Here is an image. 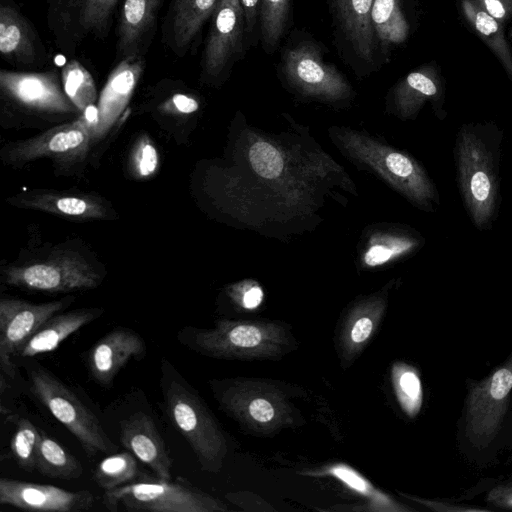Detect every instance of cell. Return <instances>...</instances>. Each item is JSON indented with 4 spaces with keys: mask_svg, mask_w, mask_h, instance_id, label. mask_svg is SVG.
<instances>
[{
    "mask_svg": "<svg viewBox=\"0 0 512 512\" xmlns=\"http://www.w3.org/2000/svg\"><path fill=\"white\" fill-rule=\"evenodd\" d=\"M404 82L422 92L429 99L437 98L438 87L436 83L424 73L412 72L406 77Z\"/></svg>",
    "mask_w": 512,
    "mask_h": 512,
    "instance_id": "cell-36",
    "label": "cell"
},
{
    "mask_svg": "<svg viewBox=\"0 0 512 512\" xmlns=\"http://www.w3.org/2000/svg\"><path fill=\"white\" fill-rule=\"evenodd\" d=\"M249 159L253 170L263 178H277L284 167L280 152L265 141L255 142L249 151Z\"/></svg>",
    "mask_w": 512,
    "mask_h": 512,
    "instance_id": "cell-32",
    "label": "cell"
},
{
    "mask_svg": "<svg viewBox=\"0 0 512 512\" xmlns=\"http://www.w3.org/2000/svg\"><path fill=\"white\" fill-rule=\"evenodd\" d=\"M485 11L496 20H505L512 11V0H482Z\"/></svg>",
    "mask_w": 512,
    "mask_h": 512,
    "instance_id": "cell-39",
    "label": "cell"
},
{
    "mask_svg": "<svg viewBox=\"0 0 512 512\" xmlns=\"http://www.w3.org/2000/svg\"><path fill=\"white\" fill-rule=\"evenodd\" d=\"M219 0H170L163 23V40L178 57H184L211 18Z\"/></svg>",
    "mask_w": 512,
    "mask_h": 512,
    "instance_id": "cell-20",
    "label": "cell"
},
{
    "mask_svg": "<svg viewBox=\"0 0 512 512\" xmlns=\"http://www.w3.org/2000/svg\"><path fill=\"white\" fill-rule=\"evenodd\" d=\"M0 53L3 60L21 68H36L47 61L37 31L12 0H0Z\"/></svg>",
    "mask_w": 512,
    "mask_h": 512,
    "instance_id": "cell-14",
    "label": "cell"
},
{
    "mask_svg": "<svg viewBox=\"0 0 512 512\" xmlns=\"http://www.w3.org/2000/svg\"><path fill=\"white\" fill-rule=\"evenodd\" d=\"M120 442L138 460L147 465L155 476L170 480L172 459L153 419L136 412L120 423Z\"/></svg>",
    "mask_w": 512,
    "mask_h": 512,
    "instance_id": "cell-19",
    "label": "cell"
},
{
    "mask_svg": "<svg viewBox=\"0 0 512 512\" xmlns=\"http://www.w3.org/2000/svg\"><path fill=\"white\" fill-rule=\"evenodd\" d=\"M395 386L403 408L410 415H415L422 403L421 382L417 374L408 367H403L395 374Z\"/></svg>",
    "mask_w": 512,
    "mask_h": 512,
    "instance_id": "cell-34",
    "label": "cell"
},
{
    "mask_svg": "<svg viewBox=\"0 0 512 512\" xmlns=\"http://www.w3.org/2000/svg\"><path fill=\"white\" fill-rule=\"evenodd\" d=\"M75 300L67 296L59 300L32 303L15 298L0 300V368L9 378L16 376L12 362L16 351L52 315L67 308Z\"/></svg>",
    "mask_w": 512,
    "mask_h": 512,
    "instance_id": "cell-9",
    "label": "cell"
},
{
    "mask_svg": "<svg viewBox=\"0 0 512 512\" xmlns=\"http://www.w3.org/2000/svg\"><path fill=\"white\" fill-rule=\"evenodd\" d=\"M36 455V470L47 477L62 480L79 478L83 473L81 463L56 440L40 431Z\"/></svg>",
    "mask_w": 512,
    "mask_h": 512,
    "instance_id": "cell-23",
    "label": "cell"
},
{
    "mask_svg": "<svg viewBox=\"0 0 512 512\" xmlns=\"http://www.w3.org/2000/svg\"><path fill=\"white\" fill-rule=\"evenodd\" d=\"M153 98L156 110L169 116H190L200 108L198 98L188 92L180 81L163 80L153 88Z\"/></svg>",
    "mask_w": 512,
    "mask_h": 512,
    "instance_id": "cell-27",
    "label": "cell"
},
{
    "mask_svg": "<svg viewBox=\"0 0 512 512\" xmlns=\"http://www.w3.org/2000/svg\"><path fill=\"white\" fill-rule=\"evenodd\" d=\"M104 313L100 307L78 308L65 313H56L43 322L27 341L16 351L15 356L29 359L55 350L68 336Z\"/></svg>",
    "mask_w": 512,
    "mask_h": 512,
    "instance_id": "cell-21",
    "label": "cell"
},
{
    "mask_svg": "<svg viewBox=\"0 0 512 512\" xmlns=\"http://www.w3.org/2000/svg\"><path fill=\"white\" fill-rule=\"evenodd\" d=\"M418 244L419 241L411 236L389 238L384 243L370 246L365 253L364 262L371 267L382 265L392 258L413 250Z\"/></svg>",
    "mask_w": 512,
    "mask_h": 512,
    "instance_id": "cell-33",
    "label": "cell"
},
{
    "mask_svg": "<svg viewBox=\"0 0 512 512\" xmlns=\"http://www.w3.org/2000/svg\"><path fill=\"white\" fill-rule=\"evenodd\" d=\"M60 74L64 92L81 114L96 105L99 95L95 81L79 61H68Z\"/></svg>",
    "mask_w": 512,
    "mask_h": 512,
    "instance_id": "cell-26",
    "label": "cell"
},
{
    "mask_svg": "<svg viewBox=\"0 0 512 512\" xmlns=\"http://www.w3.org/2000/svg\"><path fill=\"white\" fill-rule=\"evenodd\" d=\"M10 205L41 211L71 221L109 218L112 208L102 197L87 193L35 190L9 198Z\"/></svg>",
    "mask_w": 512,
    "mask_h": 512,
    "instance_id": "cell-16",
    "label": "cell"
},
{
    "mask_svg": "<svg viewBox=\"0 0 512 512\" xmlns=\"http://www.w3.org/2000/svg\"><path fill=\"white\" fill-rule=\"evenodd\" d=\"M341 27L357 56L368 62L374 54L371 10L374 0H332Z\"/></svg>",
    "mask_w": 512,
    "mask_h": 512,
    "instance_id": "cell-22",
    "label": "cell"
},
{
    "mask_svg": "<svg viewBox=\"0 0 512 512\" xmlns=\"http://www.w3.org/2000/svg\"><path fill=\"white\" fill-rule=\"evenodd\" d=\"M333 474L345 482L347 485L352 487L353 489L361 492L367 493L368 488L366 482L359 477L354 471L349 468L343 466H336L332 470Z\"/></svg>",
    "mask_w": 512,
    "mask_h": 512,
    "instance_id": "cell-38",
    "label": "cell"
},
{
    "mask_svg": "<svg viewBox=\"0 0 512 512\" xmlns=\"http://www.w3.org/2000/svg\"><path fill=\"white\" fill-rule=\"evenodd\" d=\"M159 166V153L154 142L142 134L130 152L128 167L131 175L137 180H147L158 172Z\"/></svg>",
    "mask_w": 512,
    "mask_h": 512,
    "instance_id": "cell-31",
    "label": "cell"
},
{
    "mask_svg": "<svg viewBox=\"0 0 512 512\" xmlns=\"http://www.w3.org/2000/svg\"><path fill=\"white\" fill-rule=\"evenodd\" d=\"M164 0H124L117 28L116 58L145 57Z\"/></svg>",
    "mask_w": 512,
    "mask_h": 512,
    "instance_id": "cell-18",
    "label": "cell"
},
{
    "mask_svg": "<svg viewBox=\"0 0 512 512\" xmlns=\"http://www.w3.org/2000/svg\"><path fill=\"white\" fill-rule=\"evenodd\" d=\"M503 132L495 125H463L453 149L457 184L472 224L489 230L500 204V152Z\"/></svg>",
    "mask_w": 512,
    "mask_h": 512,
    "instance_id": "cell-1",
    "label": "cell"
},
{
    "mask_svg": "<svg viewBox=\"0 0 512 512\" xmlns=\"http://www.w3.org/2000/svg\"><path fill=\"white\" fill-rule=\"evenodd\" d=\"M25 368L32 395L77 439L87 457L117 450L96 415L65 383L37 362L29 360Z\"/></svg>",
    "mask_w": 512,
    "mask_h": 512,
    "instance_id": "cell-3",
    "label": "cell"
},
{
    "mask_svg": "<svg viewBox=\"0 0 512 512\" xmlns=\"http://www.w3.org/2000/svg\"><path fill=\"white\" fill-rule=\"evenodd\" d=\"M487 501L498 508L512 509V482L494 487L488 493Z\"/></svg>",
    "mask_w": 512,
    "mask_h": 512,
    "instance_id": "cell-37",
    "label": "cell"
},
{
    "mask_svg": "<svg viewBox=\"0 0 512 512\" xmlns=\"http://www.w3.org/2000/svg\"><path fill=\"white\" fill-rule=\"evenodd\" d=\"M240 3L244 13L246 32L251 34L260 12L261 0H240Z\"/></svg>",
    "mask_w": 512,
    "mask_h": 512,
    "instance_id": "cell-40",
    "label": "cell"
},
{
    "mask_svg": "<svg viewBox=\"0 0 512 512\" xmlns=\"http://www.w3.org/2000/svg\"><path fill=\"white\" fill-rule=\"evenodd\" d=\"M146 343L134 330L117 327L101 337L87 352L86 363L92 378L110 388L119 371L134 358L141 360Z\"/></svg>",
    "mask_w": 512,
    "mask_h": 512,
    "instance_id": "cell-15",
    "label": "cell"
},
{
    "mask_svg": "<svg viewBox=\"0 0 512 512\" xmlns=\"http://www.w3.org/2000/svg\"><path fill=\"white\" fill-rule=\"evenodd\" d=\"M371 22L374 35L383 46L401 43L407 36L408 25L398 0H374Z\"/></svg>",
    "mask_w": 512,
    "mask_h": 512,
    "instance_id": "cell-25",
    "label": "cell"
},
{
    "mask_svg": "<svg viewBox=\"0 0 512 512\" xmlns=\"http://www.w3.org/2000/svg\"><path fill=\"white\" fill-rule=\"evenodd\" d=\"M160 388L167 417L193 450L201 468L217 472L226 454L223 433L198 392L162 358Z\"/></svg>",
    "mask_w": 512,
    "mask_h": 512,
    "instance_id": "cell-2",
    "label": "cell"
},
{
    "mask_svg": "<svg viewBox=\"0 0 512 512\" xmlns=\"http://www.w3.org/2000/svg\"><path fill=\"white\" fill-rule=\"evenodd\" d=\"M143 472L136 457L129 451L110 454L98 464L94 471V481L105 491L137 482Z\"/></svg>",
    "mask_w": 512,
    "mask_h": 512,
    "instance_id": "cell-24",
    "label": "cell"
},
{
    "mask_svg": "<svg viewBox=\"0 0 512 512\" xmlns=\"http://www.w3.org/2000/svg\"><path fill=\"white\" fill-rule=\"evenodd\" d=\"M103 503L110 511L122 505L128 511L213 512L222 503L193 486L186 479L166 480L143 473L137 482L104 492Z\"/></svg>",
    "mask_w": 512,
    "mask_h": 512,
    "instance_id": "cell-4",
    "label": "cell"
},
{
    "mask_svg": "<svg viewBox=\"0 0 512 512\" xmlns=\"http://www.w3.org/2000/svg\"><path fill=\"white\" fill-rule=\"evenodd\" d=\"M463 7L468 19L473 23L483 39L487 40L488 44L502 59L507 71L512 77V59L499 23L485 10L478 9V7L468 0L463 2Z\"/></svg>",
    "mask_w": 512,
    "mask_h": 512,
    "instance_id": "cell-28",
    "label": "cell"
},
{
    "mask_svg": "<svg viewBox=\"0 0 512 512\" xmlns=\"http://www.w3.org/2000/svg\"><path fill=\"white\" fill-rule=\"evenodd\" d=\"M93 144L87 119L81 114L70 123L55 126L32 138L9 143L1 151L2 161L14 167L37 159H50L59 168L82 164Z\"/></svg>",
    "mask_w": 512,
    "mask_h": 512,
    "instance_id": "cell-7",
    "label": "cell"
},
{
    "mask_svg": "<svg viewBox=\"0 0 512 512\" xmlns=\"http://www.w3.org/2000/svg\"><path fill=\"white\" fill-rule=\"evenodd\" d=\"M373 330V321L369 317L359 318L352 326L350 337L356 344L365 342Z\"/></svg>",
    "mask_w": 512,
    "mask_h": 512,
    "instance_id": "cell-41",
    "label": "cell"
},
{
    "mask_svg": "<svg viewBox=\"0 0 512 512\" xmlns=\"http://www.w3.org/2000/svg\"><path fill=\"white\" fill-rule=\"evenodd\" d=\"M74 0H47L48 5V14L55 13L68 5H70Z\"/></svg>",
    "mask_w": 512,
    "mask_h": 512,
    "instance_id": "cell-43",
    "label": "cell"
},
{
    "mask_svg": "<svg viewBox=\"0 0 512 512\" xmlns=\"http://www.w3.org/2000/svg\"><path fill=\"white\" fill-rule=\"evenodd\" d=\"M263 292L259 287H252L242 297V304L247 309L256 308L262 301Z\"/></svg>",
    "mask_w": 512,
    "mask_h": 512,
    "instance_id": "cell-42",
    "label": "cell"
},
{
    "mask_svg": "<svg viewBox=\"0 0 512 512\" xmlns=\"http://www.w3.org/2000/svg\"><path fill=\"white\" fill-rule=\"evenodd\" d=\"M7 285L29 291L68 293L94 289L102 273L84 256L74 251H55L44 259L2 270Z\"/></svg>",
    "mask_w": 512,
    "mask_h": 512,
    "instance_id": "cell-6",
    "label": "cell"
},
{
    "mask_svg": "<svg viewBox=\"0 0 512 512\" xmlns=\"http://www.w3.org/2000/svg\"><path fill=\"white\" fill-rule=\"evenodd\" d=\"M144 69V57L122 59L112 69L96 103L97 118L92 128L93 143L106 137L119 120L135 92Z\"/></svg>",
    "mask_w": 512,
    "mask_h": 512,
    "instance_id": "cell-13",
    "label": "cell"
},
{
    "mask_svg": "<svg viewBox=\"0 0 512 512\" xmlns=\"http://www.w3.org/2000/svg\"><path fill=\"white\" fill-rule=\"evenodd\" d=\"M0 97L7 112L26 118L59 120L80 116L64 92L56 69L43 72L0 71Z\"/></svg>",
    "mask_w": 512,
    "mask_h": 512,
    "instance_id": "cell-5",
    "label": "cell"
},
{
    "mask_svg": "<svg viewBox=\"0 0 512 512\" xmlns=\"http://www.w3.org/2000/svg\"><path fill=\"white\" fill-rule=\"evenodd\" d=\"M512 390V357L471 388L465 408L464 433L476 448H485L496 437Z\"/></svg>",
    "mask_w": 512,
    "mask_h": 512,
    "instance_id": "cell-8",
    "label": "cell"
},
{
    "mask_svg": "<svg viewBox=\"0 0 512 512\" xmlns=\"http://www.w3.org/2000/svg\"><path fill=\"white\" fill-rule=\"evenodd\" d=\"M283 68L288 79L307 93L339 97L349 89L342 75L325 64L308 44L289 49L283 57Z\"/></svg>",
    "mask_w": 512,
    "mask_h": 512,
    "instance_id": "cell-17",
    "label": "cell"
},
{
    "mask_svg": "<svg viewBox=\"0 0 512 512\" xmlns=\"http://www.w3.org/2000/svg\"><path fill=\"white\" fill-rule=\"evenodd\" d=\"M120 0H74L67 7L48 14L49 26L59 48L68 54L87 37L105 39Z\"/></svg>",
    "mask_w": 512,
    "mask_h": 512,
    "instance_id": "cell-11",
    "label": "cell"
},
{
    "mask_svg": "<svg viewBox=\"0 0 512 512\" xmlns=\"http://www.w3.org/2000/svg\"><path fill=\"white\" fill-rule=\"evenodd\" d=\"M289 0H261L260 26L265 46L272 50L280 42L286 27Z\"/></svg>",
    "mask_w": 512,
    "mask_h": 512,
    "instance_id": "cell-30",
    "label": "cell"
},
{
    "mask_svg": "<svg viewBox=\"0 0 512 512\" xmlns=\"http://www.w3.org/2000/svg\"><path fill=\"white\" fill-rule=\"evenodd\" d=\"M247 411L251 418L258 423H268L275 417V408L272 403L264 398H255L249 405Z\"/></svg>",
    "mask_w": 512,
    "mask_h": 512,
    "instance_id": "cell-35",
    "label": "cell"
},
{
    "mask_svg": "<svg viewBox=\"0 0 512 512\" xmlns=\"http://www.w3.org/2000/svg\"><path fill=\"white\" fill-rule=\"evenodd\" d=\"M0 503L30 511L80 512L93 506L94 497L88 490L68 491L53 485L1 478Z\"/></svg>",
    "mask_w": 512,
    "mask_h": 512,
    "instance_id": "cell-12",
    "label": "cell"
},
{
    "mask_svg": "<svg viewBox=\"0 0 512 512\" xmlns=\"http://www.w3.org/2000/svg\"><path fill=\"white\" fill-rule=\"evenodd\" d=\"M244 13L240 0H219L211 16L202 60L201 79L220 80L242 51Z\"/></svg>",
    "mask_w": 512,
    "mask_h": 512,
    "instance_id": "cell-10",
    "label": "cell"
},
{
    "mask_svg": "<svg viewBox=\"0 0 512 512\" xmlns=\"http://www.w3.org/2000/svg\"><path fill=\"white\" fill-rule=\"evenodd\" d=\"M40 437V430L32 422L25 418L18 420L11 439V451L16 463L27 472L36 470V455Z\"/></svg>",
    "mask_w": 512,
    "mask_h": 512,
    "instance_id": "cell-29",
    "label": "cell"
}]
</instances>
